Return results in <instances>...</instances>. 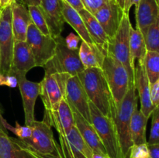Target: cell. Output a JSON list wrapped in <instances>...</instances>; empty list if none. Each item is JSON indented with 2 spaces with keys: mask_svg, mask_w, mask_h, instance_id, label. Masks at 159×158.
<instances>
[{
  "mask_svg": "<svg viewBox=\"0 0 159 158\" xmlns=\"http://www.w3.org/2000/svg\"><path fill=\"white\" fill-rule=\"evenodd\" d=\"M139 2H140V0H129L128 5H127V8H126L125 11L124 12V13L129 14L130 8H131L133 6H135V7H136V6L138 5V3H139Z\"/></svg>",
  "mask_w": 159,
  "mask_h": 158,
  "instance_id": "43",
  "label": "cell"
},
{
  "mask_svg": "<svg viewBox=\"0 0 159 158\" xmlns=\"http://www.w3.org/2000/svg\"><path fill=\"white\" fill-rule=\"evenodd\" d=\"M142 62L150 85H152L159 79V53L147 51Z\"/></svg>",
  "mask_w": 159,
  "mask_h": 158,
  "instance_id": "27",
  "label": "cell"
},
{
  "mask_svg": "<svg viewBox=\"0 0 159 158\" xmlns=\"http://www.w3.org/2000/svg\"><path fill=\"white\" fill-rule=\"evenodd\" d=\"M79 12L83 20L87 31L93 43L107 53V43L110 38L102 29L100 23L93 14L90 13L85 9H82Z\"/></svg>",
  "mask_w": 159,
  "mask_h": 158,
  "instance_id": "21",
  "label": "cell"
},
{
  "mask_svg": "<svg viewBox=\"0 0 159 158\" xmlns=\"http://www.w3.org/2000/svg\"><path fill=\"white\" fill-rule=\"evenodd\" d=\"M15 2H16V0H1V2H0V8L2 9V8L11 6V5H12V3Z\"/></svg>",
  "mask_w": 159,
  "mask_h": 158,
  "instance_id": "44",
  "label": "cell"
},
{
  "mask_svg": "<svg viewBox=\"0 0 159 158\" xmlns=\"http://www.w3.org/2000/svg\"><path fill=\"white\" fill-rule=\"evenodd\" d=\"M26 75L23 73L14 74L18 81V87L23 102L25 125H30L35 120L34 108L37 97L40 94V83L29 81Z\"/></svg>",
  "mask_w": 159,
  "mask_h": 158,
  "instance_id": "12",
  "label": "cell"
},
{
  "mask_svg": "<svg viewBox=\"0 0 159 158\" xmlns=\"http://www.w3.org/2000/svg\"><path fill=\"white\" fill-rule=\"evenodd\" d=\"M0 86H7L9 88L18 87L16 77L12 74H4L0 73Z\"/></svg>",
  "mask_w": 159,
  "mask_h": 158,
  "instance_id": "37",
  "label": "cell"
},
{
  "mask_svg": "<svg viewBox=\"0 0 159 158\" xmlns=\"http://www.w3.org/2000/svg\"><path fill=\"white\" fill-rule=\"evenodd\" d=\"M106 54L107 53L95 43L88 44L82 40L81 42L79 56L85 69L102 68Z\"/></svg>",
  "mask_w": 159,
  "mask_h": 158,
  "instance_id": "22",
  "label": "cell"
},
{
  "mask_svg": "<svg viewBox=\"0 0 159 158\" xmlns=\"http://www.w3.org/2000/svg\"><path fill=\"white\" fill-rule=\"evenodd\" d=\"M0 9H1V8H0Z\"/></svg>",
  "mask_w": 159,
  "mask_h": 158,
  "instance_id": "50",
  "label": "cell"
},
{
  "mask_svg": "<svg viewBox=\"0 0 159 158\" xmlns=\"http://www.w3.org/2000/svg\"><path fill=\"white\" fill-rule=\"evenodd\" d=\"M148 118L146 117L138 108L134 111L130 120V135L134 145L147 143L146 127Z\"/></svg>",
  "mask_w": 159,
  "mask_h": 158,
  "instance_id": "25",
  "label": "cell"
},
{
  "mask_svg": "<svg viewBox=\"0 0 159 158\" xmlns=\"http://www.w3.org/2000/svg\"><path fill=\"white\" fill-rule=\"evenodd\" d=\"M128 2L129 0H124V12L125 11L126 8H127V5H128Z\"/></svg>",
  "mask_w": 159,
  "mask_h": 158,
  "instance_id": "47",
  "label": "cell"
},
{
  "mask_svg": "<svg viewBox=\"0 0 159 158\" xmlns=\"http://www.w3.org/2000/svg\"><path fill=\"white\" fill-rule=\"evenodd\" d=\"M0 158H31L19 143L8 133L0 131Z\"/></svg>",
  "mask_w": 159,
  "mask_h": 158,
  "instance_id": "24",
  "label": "cell"
},
{
  "mask_svg": "<svg viewBox=\"0 0 159 158\" xmlns=\"http://www.w3.org/2000/svg\"><path fill=\"white\" fill-rule=\"evenodd\" d=\"M65 99L68 102L73 112L79 113L87 121L91 122L89 100L78 75L70 76L68 78Z\"/></svg>",
  "mask_w": 159,
  "mask_h": 158,
  "instance_id": "11",
  "label": "cell"
},
{
  "mask_svg": "<svg viewBox=\"0 0 159 158\" xmlns=\"http://www.w3.org/2000/svg\"><path fill=\"white\" fill-rule=\"evenodd\" d=\"M89 109L91 123L97 132L107 155L110 158H123L113 119L102 114L90 101Z\"/></svg>",
  "mask_w": 159,
  "mask_h": 158,
  "instance_id": "6",
  "label": "cell"
},
{
  "mask_svg": "<svg viewBox=\"0 0 159 158\" xmlns=\"http://www.w3.org/2000/svg\"><path fill=\"white\" fill-rule=\"evenodd\" d=\"M93 158H110L107 153L93 152Z\"/></svg>",
  "mask_w": 159,
  "mask_h": 158,
  "instance_id": "45",
  "label": "cell"
},
{
  "mask_svg": "<svg viewBox=\"0 0 159 158\" xmlns=\"http://www.w3.org/2000/svg\"><path fill=\"white\" fill-rule=\"evenodd\" d=\"M157 1H158V4H159V2H158V0H157Z\"/></svg>",
  "mask_w": 159,
  "mask_h": 158,
  "instance_id": "48",
  "label": "cell"
},
{
  "mask_svg": "<svg viewBox=\"0 0 159 158\" xmlns=\"http://www.w3.org/2000/svg\"><path fill=\"white\" fill-rule=\"evenodd\" d=\"M35 67L37 66L34 55L26 41L15 42L9 74L14 75L18 73L26 74L30 70Z\"/></svg>",
  "mask_w": 159,
  "mask_h": 158,
  "instance_id": "17",
  "label": "cell"
},
{
  "mask_svg": "<svg viewBox=\"0 0 159 158\" xmlns=\"http://www.w3.org/2000/svg\"><path fill=\"white\" fill-rule=\"evenodd\" d=\"M93 15L100 23L109 38H112L120 25L124 10L116 2L111 1L98 9Z\"/></svg>",
  "mask_w": 159,
  "mask_h": 158,
  "instance_id": "14",
  "label": "cell"
},
{
  "mask_svg": "<svg viewBox=\"0 0 159 158\" xmlns=\"http://www.w3.org/2000/svg\"><path fill=\"white\" fill-rule=\"evenodd\" d=\"M134 85L141 102V111L147 118H150L155 107L151 97V85L144 70L143 62L138 60L134 70Z\"/></svg>",
  "mask_w": 159,
  "mask_h": 158,
  "instance_id": "15",
  "label": "cell"
},
{
  "mask_svg": "<svg viewBox=\"0 0 159 158\" xmlns=\"http://www.w3.org/2000/svg\"><path fill=\"white\" fill-rule=\"evenodd\" d=\"M66 138L69 141L70 143H71L75 147H76L86 157L93 158V151L89 148L88 144L84 140L82 136H81L75 125H73L70 133L66 136Z\"/></svg>",
  "mask_w": 159,
  "mask_h": 158,
  "instance_id": "29",
  "label": "cell"
},
{
  "mask_svg": "<svg viewBox=\"0 0 159 158\" xmlns=\"http://www.w3.org/2000/svg\"><path fill=\"white\" fill-rule=\"evenodd\" d=\"M61 8L62 14L65 23L69 24L73 28V29L77 33V35L82 39V41L85 42L88 44H93L94 43L87 31L83 20L79 12L63 0H61Z\"/></svg>",
  "mask_w": 159,
  "mask_h": 158,
  "instance_id": "23",
  "label": "cell"
},
{
  "mask_svg": "<svg viewBox=\"0 0 159 158\" xmlns=\"http://www.w3.org/2000/svg\"><path fill=\"white\" fill-rule=\"evenodd\" d=\"M115 2H116V4L121 8V9L124 10V0H114Z\"/></svg>",
  "mask_w": 159,
  "mask_h": 158,
  "instance_id": "46",
  "label": "cell"
},
{
  "mask_svg": "<svg viewBox=\"0 0 159 158\" xmlns=\"http://www.w3.org/2000/svg\"><path fill=\"white\" fill-rule=\"evenodd\" d=\"M26 41L30 47L37 67L43 68L54 56L57 45L56 38L40 33L32 23L28 27Z\"/></svg>",
  "mask_w": 159,
  "mask_h": 158,
  "instance_id": "9",
  "label": "cell"
},
{
  "mask_svg": "<svg viewBox=\"0 0 159 158\" xmlns=\"http://www.w3.org/2000/svg\"><path fill=\"white\" fill-rule=\"evenodd\" d=\"M11 9L12 32L15 41H26L28 27L32 23L28 8L16 1L11 5Z\"/></svg>",
  "mask_w": 159,
  "mask_h": 158,
  "instance_id": "18",
  "label": "cell"
},
{
  "mask_svg": "<svg viewBox=\"0 0 159 158\" xmlns=\"http://www.w3.org/2000/svg\"><path fill=\"white\" fill-rule=\"evenodd\" d=\"M101 69L110 88L113 102L116 106H118L130 85L134 82L130 81L128 72L124 65L107 54L104 57Z\"/></svg>",
  "mask_w": 159,
  "mask_h": 158,
  "instance_id": "5",
  "label": "cell"
},
{
  "mask_svg": "<svg viewBox=\"0 0 159 158\" xmlns=\"http://www.w3.org/2000/svg\"><path fill=\"white\" fill-rule=\"evenodd\" d=\"M159 15V4L157 0H140L136 6V29L142 34L153 24Z\"/></svg>",
  "mask_w": 159,
  "mask_h": 158,
  "instance_id": "19",
  "label": "cell"
},
{
  "mask_svg": "<svg viewBox=\"0 0 159 158\" xmlns=\"http://www.w3.org/2000/svg\"><path fill=\"white\" fill-rule=\"evenodd\" d=\"M28 10H29L30 15L31 21L32 23L37 28L40 33H42L44 35L51 36V31H50L49 27L47 24L46 20L42 13L39 6H27Z\"/></svg>",
  "mask_w": 159,
  "mask_h": 158,
  "instance_id": "30",
  "label": "cell"
},
{
  "mask_svg": "<svg viewBox=\"0 0 159 158\" xmlns=\"http://www.w3.org/2000/svg\"><path fill=\"white\" fill-rule=\"evenodd\" d=\"M57 45L52 58L45 64L44 74L66 73L71 76L78 75L85 70L79 56V50H72L67 47L62 36L55 37Z\"/></svg>",
  "mask_w": 159,
  "mask_h": 158,
  "instance_id": "4",
  "label": "cell"
},
{
  "mask_svg": "<svg viewBox=\"0 0 159 158\" xmlns=\"http://www.w3.org/2000/svg\"><path fill=\"white\" fill-rule=\"evenodd\" d=\"M81 1L87 11H89L90 13L94 14L101 7L114 0H81Z\"/></svg>",
  "mask_w": 159,
  "mask_h": 158,
  "instance_id": "34",
  "label": "cell"
},
{
  "mask_svg": "<svg viewBox=\"0 0 159 158\" xmlns=\"http://www.w3.org/2000/svg\"><path fill=\"white\" fill-rule=\"evenodd\" d=\"M151 116L152 117V120L150 137L148 141V145L159 143V105L155 107Z\"/></svg>",
  "mask_w": 159,
  "mask_h": 158,
  "instance_id": "31",
  "label": "cell"
},
{
  "mask_svg": "<svg viewBox=\"0 0 159 158\" xmlns=\"http://www.w3.org/2000/svg\"><path fill=\"white\" fill-rule=\"evenodd\" d=\"M22 3L26 6H39L42 0H21Z\"/></svg>",
  "mask_w": 159,
  "mask_h": 158,
  "instance_id": "42",
  "label": "cell"
},
{
  "mask_svg": "<svg viewBox=\"0 0 159 158\" xmlns=\"http://www.w3.org/2000/svg\"><path fill=\"white\" fill-rule=\"evenodd\" d=\"M80 42H82V39L80 38V37L73 33H70L65 38V43L67 47L72 50H79V44Z\"/></svg>",
  "mask_w": 159,
  "mask_h": 158,
  "instance_id": "36",
  "label": "cell"
},
{
  "mask_svg": "<svg viewBox=\"0 0 159 158\" xmlns=\"http://www.w3.org/2000/svg\"><path fill=\"white\" fill-rule=\"evenodd\" d=\"M43 120L54 127L59 136H66L75 125L74 113L65 99L61 101L55 109L44 112Z\"/></svg>",
  "mask_w": 159,
  "mask_h": 158,
  "instance_id": "13",
  "label": "cell"
},
{
  "mask_svg": "<svg viewBox=\"0 0 159 158\" xmlns=\"http://www.w3.org/2000/svg\"><path fill=\"white\" fill-rule=\"evenodd\" d=\"M131 26L129 14L124 12L117 31L112 38L109 39L107 54L124 65L128 72L130 81L134 82L135 64L132 61L130 53V32Z\"/></svg>",
  "mask_w": 159,
  "mask_h": 158,
  "instance_id": "3",
  "label": "cell"
},
{
  "mask_svg": "<svg viewBox=\"0 0 159 158\" xmlns=\"http://www.w3.org/2000/svg\"><path fill=\"white\" fill-rule=\"evenodd\" d=\"M18 139L19 143L21 145V147H23V150L26 152V153L29 154V156L31 158H61V157L60 154L58 153H57V154H54V153H39L37 152L34 151L32 149H30V147H28L27 146H26L25 144H23L21 141Z\"/></svg>",
  "mask_w": 159,
  "mask_h": 158,
  "instance_id": "35",
  "label": "cell"
},
{
  "mask_svg": "<svg viewBox=\"0 0 159 158\" xmlns=\"http://www.w3.org/2000/svg\"><path fill=\"white\" fill-rule=\"evenodd\" d=\"M0 2H1V0H0Z\"/></svg>",
  "mask_w": 159,
  "mask_h": 158,
  "instance_id": "49",
  "label": "cell"
},
{
  "mask_svg": "<svg viewBox=\"0 0 159 158\" xmlns=\"http://www.w3.org/2000/svg\"><path fill=\"white\" fill-rule=\"evenodd\" d=\"M143 36L147 50L159 53V15L155 23L148 28Z\"/></svg>",
  "mask_w": 159,
  "mask_h": 158,
  "instance_id": "28",
  "label": "cell"
},
{
  "mask_svg": "<svg viewBox=\"0 0 159 158\" xmlns=\"http://www.w3.org/2000/svg\"><path fill=\"white\" fill-rule=\"evenodd\" d=\"M63 1L68 3L70 6H71L78 12H80L81 10L85 9L81 0H63Z\"/></svg>",
  "mask_w": 159,
  "mask_h": 158,
  "instance_id": "39",
  "label": "cell"
},
{
  "mask_svg": "<svg viewBox=\"0 0 159 158\" xmlns=\"http://www.w3.org/2000/svg\"><path fill=\"white\" fill-rule=\"evenodd\" d=\"M151 97L154 106H158L159 105V79L151 85Z\"/></svg>",
  "mask_w": 159,
  "mask_h": 158,
  "instance_id": "38",
  "label": "cell"
},
{
  "mask_svg": "<svg viewBox=\"0 0 159 158\" xmlns=\"http://www.w3.org/2000/svg\"><path fill=\"white\" fill-rule=\"evenodd\" d=\"M158 2H159V0H158Z\"/></svg>",
  "mask_w": 159,
  "mask_h": 158,
  "instance_id": "51",
  "label": "cell"
},
{
  "mask_svg": "<svg viewBox=\"0 0 159 158\" xmlns=\"http://www.w3.org/2000/svg\"><path fill=\"white\" fill-rule=\"evenodd\" d=\"M70 74L66 73H54L44 74L40 81V97L44 106V112H51L58 106L65 99L66 85Z\"/></svg>",
  "mask_w": 159,
  "mask_h": 158,
  "instance_id": "7",
  "label": "cell"
},
{
  "mask_svg": "<svg viewBox=\"0 0 159 158\" xmlns=\"http://www.w3.org/2000/svg\"><path fill=\"white\" fill-rule=\"evenodd\" d=\"M6 129L10 130L12 133L17 136V139L20 140H24L28 139L31 136L32 134V128L30 125H21L18 122H16L15 126H12L9 123H6Z\"/></svg>",
  "mask_w": 159,
  "mask_h": 158,
  "instance_id": "32",
  "label": "cell"
},
{
  "mask_svg": "<svg viewBox=\"0 0 159 158\" xmlns=\"http://www.w3.org/2000/svg\"><path fill=\"white\" fill-rule=\"evenodd\" d=\"M74 113L75 125L79 130V133L82 136L84 140L92 150V151L107 153L103 144H102L97 132L93 127V124L87 121L79 113Z\"/></svg>",
  "mask_w": 159,
  "mask_h": 158,
  "instance_id": "20",
  "label": "cell"
},
{
  "mask_svg": "<svg viewBox=\"0 0 159 158\" xmlns=\"http://www.w3.org/2000/svg\"><path fill=\"white\" fill-rule=\"evenodd\" d=\"M147 51L142 33L131 26L130 32V53L132 61L134 63L135 60L143 61Z\"/></svg>",
  "mask_w": 159,
  "mask_h": 158,
  "instance_id": "26",
  "label": "cell"
},
{
  "mask_svg": "<svg viewBox=\"0 0 159 158\" xmlns=\"http://www.w3.org/2000/svg\"><path fill=\"white\" fill-rule=\"evenodd\" d=\"M32 134L28 139L20 140L39 153H54L56 152V144L51 126L43 120H34L30 125Z\"/></svg>",
  "mask_w": 159,
  "mask_h": 158,
  "instance_id": "10",
  "label": "cell"
},
{
  "mask_svg": "<svg viewBox=\"0 0 159 158\" xmlns=\"http://www.w3.org/2000/svg\"><path fill=\"white\" fill-rule=\"evenodd\" d=\"M0 10H1V9H0Z\"/></svg>",
  "mask_w": 159,
  "mask_h": 158,
  "instance_id": "52",
  "label": "cell"
},
{
  "mask_svg": "<svg viewBox=\"0 0 159 158\" xmlns=\"http://www.w3.org/2000/svg\"><path fill=\"white\" fill-rule=\"evenodd\" d=\"M148 148L150 150L152 158H159V143L152 144V145H148Z\"/></svg>",
  "mask_w": 159,
  "mask_h": 158,
  "instance_id": "40",
  "label": "cell"
},
{
  "mask_svg": "<svg viewBox=\"0 0 159 158\" xmlns=\"http://www.w3.org/2000/svg\"><path fill=\"white\" fill-rule=\"evenodd\" d=\"M7 123V121L4 119L2 116V113L1 109H0V131L3 132V133H7L8 130L6 129V125Z\"/></svg>",
  "mask_w": 159,
  "mask_h": 158,
  "instance_id": "41",
  "label": "cell"
},
{
  "mask_svg": "<svg viewBox=\"0 0 159 158\" xmlns=\"http://www.w3.org/2000/svg\"><path fill=\"white\" fill-rule=\"evenodd\" d=\"M89 100L107 116L111 117L114 105L107 80L101 68H87L78 74Z\"/></svg>",
  "mask_w": 159,
  "mask_h": 158,
  "instance_id": "2",
  "label": "cell"
},
{
  "mask_svg": "<svg viewBox=\"0 0 159 158\" xmlns=\"http://www.w3.org/2000/svg\"><path fill=\"white\" fill-rule=\"evenodd\" d=\"M138 99L134 83L130 86L128 91L120 105L116 106L114 104L112 108L111 118L116 127L123 158H128L130 148L134 145L130 125L132 114L138 108Z\"/></svg>",
  "mask_w": 159,
  "mask_h": 158,
  "instance_id": "1",
  "label": "cell"
},
{
  "mask_svg": "<svg viewBox=\"0 0 159 158\" xmlns=\"http://www.w3.org/2000/svg\"><path fill=\"white\" fill-rule=\"evenodd\" d=\"M39 7L46 20L51 36H61L65 23L62 14L61 0H42Z\"/></svg>",
  "mask_w": 159,
  "mask_h": 158,
  "instance_id": "16",
  "label": "cell"
},
{
  "mask_svg": "<svg viewBox=\"0 0 159 158\" xmlns=\"http://www.w3.org/2000/svg\"><path fill=\"white\" fill-rule=\"evenodd\" d=\"M11 6L0 10V73L9 74L15 44Z\"/></svg>",
  "mask_w": 159,
  "mask_h": 158,
  "instance_id": "8",
  "label": "cell"
},
{
  "mask_svg": "<svg viewBox=\"0 0 159 158\" xmlns=\"http://www.w3.org/2000/svg\"><path fill=\"white\" fill-rule=\"evenodd\" d=\"M128 158H152L148 143L132 146Z\"/></svg>",
  "mask_w": 159,
  "mask_h": 158,
  "instance_id": "33",
  "label": "cell"
}]
</instances>
